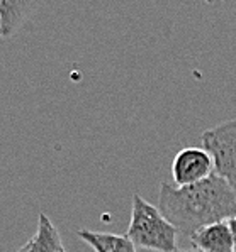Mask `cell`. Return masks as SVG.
<instances>
[{
  "mask_svg": "<svg viewBox=\"0 0 236 252\" xmlns=\"http://www.w3.org/2000/svg\"><path fill=\"white\" fill-rule=\"evenodd\" d=\"M158 210L180 234L191 237L199 228L236 217V188L216 173L179 188L161 183Z\"/></svg>",
  "mask_w": 236,
  "mask_h": 252,
  "instance_id": "cell-1",
  "label": "cell"
},
{
  "mask_svg": "<svg viewBox=\"0 0 236 252\" xmlns=\"http://www.w3.org/2000/svg\"><path fill=\"white\" fill-rule=\"evenodd\" d=\"M177 234L179 230L161 215L158 207L146 201L139 193H134L131 222L126 232L134 246L155 252H175Z\"/></svg>",
  "mask_w": 236,
  "mask_h": 252,
  "instance_id": "cell-2",
  "label": "cell"
},
{
  "mask_svg": "<svg viewBox=\"0 0 236 252\" xmlns=\"http://www.w3.org/2000/svg\"><path fill=\"white\" fill-rule=\"evenodd\" d=\"M200 142L214 161V173L236 188V119L204 130Z\"/></svg>",
  "mask_w": 236,
  "mask_h": 252,
  "instance_id": "cell-3",
  "label": "cell"
},
{
  "mask_svg": "<svg viewBox=\"0 0 236 252\" xmlns=\"http://www.w3.org/2000/svg\"><path fill=\"white\" fill-rule=\"evenodd\" d=\"M214 173V161L206 149L185 147L172 162V176L177 186L194 185Z\"/></svg>",
  "mask_w": 236,
  "mask_h": 252,
  "instance_id": "cell-4",
  "label": "cell"
},
{
  "mask_svg": "<svg viewBox=\"0 0 236 252\" xmlns=\"http://www.w3.org/2000/svg\"><path fill=\"white\" fill-rule=\"evenodd\" d=\"M41 5V0H0V31L2 37L14 36Z\"/></svg>",
  "mask_w": 236,
  "mask_h": 252,
  "instance_id": "cell-5",
  "label": "cell"
},
{
  "mask_svg": "<svg viewBox=\"0 0 236 252\" xmlns=\"http://www.w3.org/2000/svg\"><path fill=\"white\" fill-rule=\"evenodd\" d=\"M189 239L194 249L202 252H235L233 235H231L228 220L199 228Z\"/></svg>",
  "mask_w": 236,
  "mask_h": 252,
  "instance_id": "cell-6",
  "label": "cell"
},
{
  "mask_svg": "<svg viewBox=\"0 0 236 252\" xmlns=\"http://www.w3.org/2000/svg\"><path fill=\"white\" fill-rule=\"evenodd\" d=\"M77 234L95 252H136V246L127 235L94 232L88 228H80Z\"/></svg>",
  "mask_w": 236,
  "mask_h": 252,
  "instance_id": "cell-7",
  "label": "cell"
},
{
  "mask_svg": "<svg viewBox=\"0 0 236 252\" xmlns=\"http://www.w3.org/2000/svg\"><path fill=\"white\" fill-rule=\"evenodd\" d=\"M28 252H63V244L58 234L56 227L51 223V220L46 217V213H39L38 219V230L34 237H31L26 242Z\"/></svg>",
  "mask_w": 236,
  "mask_h": 252,
  "instance_id": "cell-8",
  "label": "cell"
},
{
  "mask_svg": "<svg viewBox=\"0 0 236 252\" xmlns=\"http://www.w3.org/2000/svg\"><path fill=\"white\" fill-rule=\"evenodd\" d=\"M228 225H230L231 235H233V242H235V251H236V217L228 220Z\"/></svg>",
  "mask_w": 236,
  "mask_h": 252,
  "instance_id": "cell-9",
  "label": "cell"
},
{
  "mask_svg": "<svg viewBox=\"0 0 236 252\" xmlns=\"http://www.w3.org/2000/svg\"><path fill=\"white\" fill-rule=\"evenodd\" d=\"M175 252H202V251H199V249H177Z\"/></svg>",
  "mask_w": 236,
  "mask_h": 252,
  "instance_id": "cell-10",
  "label": "cell"
},
{
  "mask_svg": "<svg viewBox=\"0 0 236 252\" xmlns=\"http://www.w3.org/2000/svg\"><path fill=\"white\" fill-rule=\"evenodd\" d=\"M17 252H28V247H26V244H24V246H22Z\"/></svg>",
  "mask_w": 236,
  "mask_h": 252,
  "instance_id": "cell-11",
  "label": "cell"
},
{
  "mask_svg": "<svg viewBox=\"0 0 236 252\" xmlns=\"http://www.w3.org/2000/svg\"><path fill=\"white\" fill-rule=\"evenodd\" d=\"M0 39H3V37H2V31H0Z\"/></svg>",
  "mask_w": 236,
  "mask_h": 252,
  "instance_id": "cell-12",
  "label": "cell"
},
{
  "mask_svg": "<svg viewBox=\"0 0 236 252\" xmlns=\"http://www.w3.org/2000/svg\"><path fill=\"white\" fill-rule=\"evenodd\" d=\"M63 252H67V251H63Z\"/></svg>",
  "mask_w": 236,
  "mask_h": 252,
  "instance_id": "cell-13",
  "label": "cell"
},
{
  "mask_svg": "<svg viewBox=\"0 0 236 252\" xmlns=\"http://www.w3.org/2000/svg\"><path fill=\"white\" fill-rule=\"evenodd\" d=\"M224 2H226V0H224Z\"/></svg>",
  "mask_w": 236,
  "mask_h": 252,
  "instance_id": "cell-14",
  "label": "cell"
},
{
  "mask_svg": "<svg viewBox=\"0 0 236 252\" xmlns=\"http://www.w3.org/2000/svg\"><path fill=\"white\" fill-rule=\"evenodd\" d=\"M235 252H236V251H235Z\"/></svg>",
  "mask_w": 236,
  "mask_h": 252,
  "instance_id": "cell-15",
  "label": "cell"
}]
</instances>
